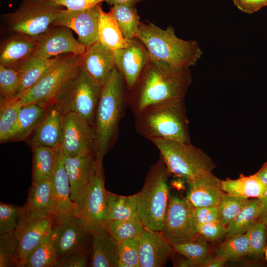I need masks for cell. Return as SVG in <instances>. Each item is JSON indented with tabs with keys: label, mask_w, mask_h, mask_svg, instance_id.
<instances>
[{
	"label": "cell",
	"mask_w": 267,
	"mask_h": 267,
	"mask_svg": "<svg viewBox=\"0 0 267 267\" xmlns=\"http://www.w3.org/2000/svg\"><path fill=\"white\" fill-rule=\"evenodd\" d=\"M37 38L34 56L45 58L67 53L83 55L87 48L74 38L71 29L65 26L51 27Z\"/></svg>",
	"instance_id": "15"
},
{
	"label": "cell",
	"mask_w": 267,
	"mask_h": 267,
	"mask_svg": "<svg viewBox=\"0 0 267 267\" xmlns=\"http://www.w3.org/2000/svg\"><path fill=\"white\" fill-rule=\"evenodd\" d=\"M249 199L224 193L217 206L218 219L226 227L245 206Z\"/></svg>",
	"instance_id": "38"
},
{
	"label": "cell",
	"mask_w": 267,
	"mask_h": 267,
	"mask_svg": "<svg viewBox=\"0 0 267 267\" xmlns=\"http://www.w3.org/2000/svg\"><path fill=\"white\" fill-rule=\"evenodd\" d=\"M159 232L172 245L194 241L201 236L194 207L186 198L170 197L164 225Z\"/></svg>",
	"instance_id": "10"
},
{
	"label": "cell",
	"mask_w": 267,
	"mask_h": 267,
	"mask_svg": "<svg viewBox=\"0 0 267 267\" xmlns=\"http://www.w3.org/2000/svg\"><path fill=\"white\" fill-rule=\"evenodd\" d=\"M18 246L15 231L0 234V267H15Z\"/></svg>",
	"instance_id": "42"
},
{
	"label": "cell",
	"mask_w": 267,
	"mask_h": 267,
	"mask_svg": "<svg viewBox=\"0 0 267 267\" xmlns=\"http://www.w3.org/2000/svg\"><path fill=\"white\" fill-rule=\"evenodd\" d=\"M109 12L115 19L122 35L126 40L136 38L141 22L134 6L114 5L111 7Z\"/></svg>",
	"instance_id": "35"
},
{
	"label": "cell",
	"mask_w": 267,
	"mask_h": 267,
	"mask_svg": "<svg viewBox=\"0 0 267 267\" xmlns=\"http://www.w3.org/2000/svg\"><path fill=\"white\" fill-rule=\"evenodd\" d=\"M234 4L247 14L254 13L267 5V0H232Z\"/></svg>",
	"instance_id": "50"
},
{
	"label": "cell",
	"mask_w": 267,
	"mask_h": 267,
	"mask_svg": "<svg viewBox=\"0 0 267 267\" xmlns=\"http://www.w3.org/2000/svg\"><path fill=\"white\" fill-rule=\"evenodd\" d=\"M80 67L102 87L116 67L114 51L98 41L87 47Z\"/></svg>",
	"instance_id": "20"
},
{
	"label": "cell",
	"mask_w": 267,
	"mask_h": 267,
	"mask_svg": "<svg viewBox=\"0 0 267 267\" xmlns=\"http://www.w3.org/2000/svg\"><path fill=\"white\" fill-rule=\"evenodd\" d=\"M247 232L249 236V254L262 257L267 247V227L257 221Z\"/></svg>",
	"instance_id": "45"
},
{
	"label": "cell",
	"mask_w": 267,
	"mask_h": 267,
	"mask_svg": "<svg viewBox=\"0 0 267 267\" xmlns=\"http://www.w3.org/2000/svg\"><path fill=\"white\" fill-rule=\"evenodd\" d=\"M188 184L186 198L194 207L217 206L224 193L221 180L212 173L199 177Z\"/></svg>",
	"instance_id": "24"
},
{
	"label": "cell",
	"mask_w": 267,
	"mask_h": 267,
	"mask_svg": "<svg viewBox=\"0 0 267 267\" xmlns=\"http://www.w3.org/2000/svg\"><path fill=\"white\" fill-rule=\"evenodd\" d=\"M222 189L226 193L249 199L261 198L267 189L255 175L248 177L241 176L236 179L221 180Z\"/></svg>",
	"instance_id": "31"
},
{
	"label": "cell",
	"mask_w": 267,
	"mask_h": 267,
	"mask_svg": "<svg viewBox=\"0 0 267 267\" xmlns=\"http://www.w3.org/2000/svg\"><path fill=\"white\" fill-rule=\"evenodd\" d=\"M141 0H105L110 5H123L130 6H134L136 4Z\"/></svg>",
	"instance_id": "52"
},
{
	"label": "cell",
	"mask_w": 267,
	"mask_h": 267,
	"mask_svg": "<svg viewBox=\"0 0 267 267\" xmlns=\"http://www.w3.org/2000/svg\"><path fill=\"white\" fill-rule=\"evenodd\" d=\"M57 261L51 230L29 253L23 267H54Z\"/></svg>",
	"instance_id": "32"
},
{
	"label": "cell",
	"mask_w": 267,
	"mask_h": 267,
	"mask_svg": "<svg viewBox=\"0 0 267 267\" xmlns=\"http://www.w3.org/2000/svg\"><path fill=\"white\" fill-rule=\"evenodd\" d=\"M63 158L70 185L71 198L79 209L95 174L97 167L96 154L74 157L63 155Z\"/></svg>",
	"instance_id": "14"
},
{
	"label": "cell",
	"mask_w": 267,
	"mask_h": 267,
	"mask_svg": "<svg viewBox=\"0 0 267 267\" xmlns=\"http://www.w3.org/2000/svg\"><path fill=\"white\" fill-rule=\"evenodd\" d=\"M150 60L129 91L128 106L134 116L151 105L184 99L192 81L189 68L155 58Z\"/></svg>",
	"instance_id": "1"
},
{
	"label": "cell",
	"mask_w": 267,
	"mask_h": 267,
	"mask_svg": "<svg viewBox=\"0 0 267 267\" xmlns=\"http://www.w3.org/2000/svg\"><path fill=\"white\" fill-rule=\"evenodd\" d=\"M101 89L80 67L63 86L53 104L62 115L77 114L93 126Z\"/></svg>",
	"instance_id": "8"
},
{
	"label": "cell",
	"mask_w": 267,
	"mask_h": 267,
	"mask_svg": "<svg viewBox=\"0 0 267 267\" xmlns=\"http://www.w3.org/2000/svg\"><path fill=\"white\" fill-rule=\"evenodd\" d=\"M128 97L129 90L123 76L115 67L102 87L95 113L93 126L97 157L103 158L114 145L120 122L128 105Z\"/></svg>",
	"instance_id": "2"
},
{
	"label": "cell",
	"mask_w": 267,
	"mask_h": 267,
	"mask_svg": "<svg viewBox=\"0 0 267 267\" xmlns=\"http://www.w3.org/2000/svg\"><path fill=\"white\" fill-rule=\"evenodd\" d=\"M226 261L222 258L212 255L204 264L203 267H223Z\"/></svg>",
	"instance_id": "51"
},
{
	"label": "cell",
	"mask_w": 267,
	"mask_h": 267,
	"mask_svg": "<svg viewBox=\"0 0 267 267\" xmlns=\"http://www.w3.org/2000/svg\"><path fill=\"white\" fill-rule=\"evenodd\" d=\"M37 45V37L14 33L1 44L0 65L16 69L34 55Z\"/></svg>",
	"instance_id": "22"
},
{
	"label": "cell",
	"mask_w": 267,
	"mask_h": 267,
	"mask_svg": "<svg viewBox=\"0 0 267 267\" xmlns=\"http://www.w3.org/2000/svg\"><path fill=\"white\" fill-rule=\"evenodd\" d=\"M259 199L262 205V210L257 221L267 219V189L264 195Z\"/></svg>",
	"instance_id": "53"
},
{
	"label": "cell",
	"mask_w": 267,
	"mask_h": 267,
	"mask_svg": "<svg viewBox=\"0 0 267 267\" xmlns=\"http://www.w3.org/2000/svg\"><path fill=\"white\" fill-rule=\"evenodd\" d=\"M170 174L160 156L146 174L143 186L136 193L137 215L145 228L160 232L163 226L170 198Z\"/></svg>",
	"instance_id": "5"
},
{
	"label": "cell",
	"mask_w": 267,
	"mask_h": 267,
	"mask_svg": "<svg viewBox=\"0 0 267 267\" xmlns=\"http://www.w3.org/2000/svg\"><path fill=\"white\" fill-rule=\"evenodd\" d=\"M23 213L22 206L0 203V234L14 232Z\"/></svg>",
	"instance_id": "44"
},
{
	"label": "cell",
	"mask_w": 267,
	"mask_h": 267,
	"mask_svg": "<svg viewBox=\"0 0 267 267\" xmlns=\"http://www.w3.org/2000/svg\"><path fill=\"white\" fill-rule=\"evenodd\" d=\"M136 38L151 55L174 66L189 68L195 66L203 55L197 41L178 38L171 26L164 30L152 23L141 22Z\"/></svg>",
	"instance_id": "3"
},
{
	"label": "cell",
	"mask_w": 267,
	"mask_h": 267,
	"mask_svg": "<svg viewBox=\"0 0 267 267\" xmlns=\"http://www.w3.org/2000/svg\"><path fill=\"white\" fill-rule=\"evenodd\" d=\"M53 217L32 218L23 213L16 232L19 239V246L15 267H23L26 257L51 230Z\"/></svg>",
	"instance_id": "19"
},
{
	"label": "cell",
	"mask_w": 267,
	"mask_h": 267,
	"mask_svg": "<svg viewBox=\"0 0 267 267\" xmlns=\"http://www.w3.org/2000/svg\"><path fill=\"white\" fill-rule=\"evenodd\" d=\"M89 266L118 267V242L108 229L92 234Z\"/></svg>",
	"instance_id": "25"
},
{
	"label": "cell",
	"mask_w": 267,
	"mask_h": 267,
	"mask_svg": "<svg viewBox=\"0 0 267 267\" xmlns=\"http://www.w3.org/2000/svg\"><path fill=\"white\" fill-rule=\"evenodd\" d=\"M118 267H140L138 238L118 242Z\"/></svg>",
	"instance_id": "41"
},
{
	"label": "cell",
	"mask_w": 267,
	"mask_h": 267,
	"mask_svg": "<svg viewBox=\"0 0 267 267\" xmlns=\"http://www.w3.org/2000/svg\"><path fill=\"white\" fill-rule=\"evenodd\" d=\"M160 152L170 174L187 183L212 173L216 166L201 149L189 143L170 139L151 141Z\"/></svg>",
	"instance_id": "6"
},
{
	"label": "cell",
	"mask_w": 267,
	"mask_h": 267,
	"mask_svg": "<svg viewBox=\"0 0 267 267\" xmlns=\"http://www.w3.org/2000/svg\"><path fill=\"white\" fill-rule=\"evenodd\" d=\"M198 229L200 235L210 241H215L221 239L226 233V226L218 221L198 223Z\"/></svg>",
	"instance_id": "46"
},
{
	"label": "cell",
	"mask_w": 267,
	"mask_h": 267,
	"mask_svg": "<svg viewBox=\"0 0 267 267\" xmlns=\"http://www.w3.org/2000/svg\"><path fill=\"white\" fill-rule=\"evenodd\" d=\"M63 155L58 150L56 167L50 179L53 224L69 216L80 215L78 207L72 201L69 180L64 166Z\"/></svg>",
	"instance_id": "18"
},
{
	"label": "cell",
	"mask_w": 267,
	"mask_h": 267,
	"mask_svg": "<svg viewBox=\"0 0 267 267\" xmlns=\"http://www.w3.org/2000/svg\"><path fill=\"white\" fill-rule=\"evenodd\" d=\"M70 10H82L96 6L105 0H49Z\"/></svg>",
	"instance_id": "48"
},
{
	"label": "cell",
	"mask_w": 267,
	"mask_h": 267,
	"mask_svg": "<svg viewBox=\"0 0 267 267\" xmlns=\"http://www.w3.org/2000/svg\"><path fill=\"white\" fill-rule=\"evenodd\" d=\"M265 253L266 259L267 261V247H266V248L265 249Z\"/></svg>",
	"instance_id": "56"
},
{
	"label": "cell",
	"mask_w": 267,
	"mask_h": 267,
	"mask_svg": "<svg viewBox=\"0 0 267 267\" xmlns=\"http://www.w3.org/2000/svg\"><path fill=\"white\" fill-rule=\"evenodd\" d=\"M21 106L12 101H0V141L7 142L15 126Z\"/></svg>",
	"instance_id": "40"
},
{
	"label": "cell",
	"mask_w": 267,
	"mask_h": 267,
	"mask_svg": "<svg viewBox=\"0 0 267 267\" xmlns=\"http://www.w3.org/2000/svg\"><path fill=\"white\" fill-rule=\"evenodd\" d=\"M145 228L137 216L126 220L109 221L107 226L108 231L117 242L138 238Z\"/></svg>",
	"instance_id": "37"
},
{
	"label": "cell",
	"mask_w": 267,
	"mask_h": 267,
	"mask_svg": "<svg viewBox=\"0 0 267 267\" xmlns=\"http://www.w3.org/2000/svg\"><path fill=\"white\" fill-rule=\"evenodd\" d=\"M99 11L97 5L82 10H62L53 21L52 26H62L73 30L78 41L86 47L99 41Z\"/></svg>",
	"instance_id": "16"
},
{
	"label": "cell",
	"mask_w": 267,
	"mask_h": 267,
	"mask_svg": "<svg viewBox=\"0 0 267 267\" xmlns=\"http://www.w3.org/2000/svg\"><path fill=\"white\" fill-rule=\"evenodd\" d=\"M128 46L114 50L115 65L131 90L150 60V54L137 38L128 41Z\"/></svg>",
	"instance_id": "17"
},
{
	"label": "cell",
	"mask_w": 267,
	"mask_h": 267,
	"mask_svg": "<svg viewBox=\"0 0 267 267\" xmlns=\"http://www.w3.org/2000/svg\"><path fill=\"white\" fill-rule=\"evenodd\" d=\"M33 151L32 183L50 180L54 173L58 149L38 146Z\"/></svg>",
	"instance_id": "29"
},
{
	"label": "cell",
	"mask_w": 267,
	"mask_h": 267,
	"mask_svg": "<svg viewBox=\"0 0 267 267\" xmlns=\"http://www.w3.org/2000/svg\"><path fill=\"white\" fill-rule=\"evenodd\" d=\"M194 211L195 218L198 224L217 221V206L194 207Z\"/></svg>",
	"instance_id": "49"
},
{
	"label": "cell",
	"mask_w": 267,
	"mask_h": 267,
	"mask_svg": "<svg viewBox=\"0 0 267 267\" xmlns=\"http://www.w3.org/2000/svg\"><path fill=\"white\" fill-rule=\"evenodd\" d=\"M200 237L194 241L172 245L175 252L188 259L194 267H203L211 256L208 245Z\"/></svg>",
	"instance_id": "39"
},
{
	"label": "cell",
	"mask_w": 267,
	"mask_h": 267,
	"mask_svg": "<svg viewBox=\"0 0 267 267\" xmlns=\"http://www.w3.org/2000/svg\"><path fill=\"white\" fill-rule=\"evenodd\" d=\"M96 158L95 174L79 207L80 216L92 234L107 229L109 222L103 158L97 157Z\"/></svg>",
	"instance_id": "12"
},
{
	"label": "cell",
	"mask_w": 267,
	"mask_h": 267,
	"mask_svg": "<svg viewBox=\"0 0 267 267\" xmlns=\"http://www.w3.org/2000/svg\"><path fill=\"white\" fill-rule=\"evenodd\" d=\"M254 175L264 184L267 186V162Z\"/></svg>",
	"instance_id": "54"
},
{
	"label": "cell",
	"mask_w": 267,
	"mask_h": 267,
	"mask_svg": "<svg viewBox=\"0 0 267 267\" xmlns=\"http://www.w3.org/2000/svg\"><path fill=\"white\" fill-rule=\"evenodd\" d=\"M62 135V114L53 104L47 108L44 116L27 139V142L31 148L43 146L58 149Z\"/></svg>",
	"instance_id": "23"
},
{
	"label": "cell",
	"mask_w": 267,
	"mask_h": 267,
	"mask_svg": "<svg viewBox=\"0 0 267 267\" xmlns=\"http://www.w3.org/2000/svg\"><path fill=\"white\" fill-rule=\"evenodd\" d=\"M100 4L97 5L99 41L113 51L128 46L129 42L122 35L115 19L109 12H104Z\"/></svg>",
	"instance_id": "30"
},
{
	"label": "cell",
	"mask_w": 267,
	"mask_h": 267,
	"mask_svg": "<svg viewBox=\"0 0 267 267\" xmlns=\"http://www.w3.org/2000/svg\"><path fill=\"white\" fill-rule=\"evenodd\" d=\"M56 59V56L45 58L33 56L23 63L16 69L18 71L19 84L16 96L18 97L34 86L51 67Z\"/></svg>",
	"instance_id": "28"
},
{
	"label": "cell",
	"mask_w": 267,
	"mask_h": 267,
	"mask_svg": "<svg viewBox=\"0 0 267 267\" xmlns=\"http://www.w3.org/2000/svg\"><path fill=\"white\" fill-rule=\"evenodd\" d=\"M140 267H162L175 252L159 232L145 228L138 238Z\"/></svg>",
	"instance_id": "21"
},
{
	"label": "cell",
	"mask_w": 267,
	"mask_h": 267,
	"mask_svg": "<svg viewBox=\"0 0 267 267\" xmlns=\"http://www.w3.org/2000/svg\"><path fill=\"white\" fill-rule=\"evenodd\" d=\"M261 210L259 198L249 200L234 220L226 227V237L247 232L259 219Z\"/></svg>",
	"instance_id": "34"
},
{
	"label": "cell",
	"mask_w": 267,
	"mask_h": 267,
	"mask_svg": "<svg viewBox=\"0 0 267 267\" xmlns=\"http://www.w3.org/2000/svg\"><path fill=\"white\" fill-rule=\"evenodd\" d=\"M249 236L246 232L227 238L225 242L215 249V254L227 262L241 259L249 254Z\"/></svg>",
	"instance_id": "36"
},
{
	"label": "cell",
	"mask_w": 267,
	"mask_h": 267,
	"mask_svg": "<svg viewBox=\"0 0 267 267\" xmlns=\"http://www.w3.org/2000/svg\"><path fill=\"white\" fill-rule=\"evenodd\" d=\"M51 231L57 260L90 253L92 233L80 215L67 216L52 225Z\"/></svg>",
	"instance_id": "11"
},
{
	"label": "cell",
	"mask_w": 267,
	"mask_h": 267,
	"mask_svg": "<svg viewBox=\"0 0 267 267\" xmlns=\"http://www.w3.org/2000/svg\"><path fill=\"white\" fill-rule=\"evenodd\" d=\"M19 84L17 69L0 65V92L1 101H8L16 95Z\"/></svg>",
	"instance_id": "43"
},
{
	"label": "cell",
	"mask_w": 267,
	"mask_h": 267,
	"mask_svg": "<svg viewBox=\"0 0 267 267\" xmlns=\"http://www.w3.org/2000/svg\"><path fill=\"white\" fill-rule=\"evenodd\" d=\"M62 128L60 149L64 155L74 157L95 154L94 129L86 120L73 113L62 114Z\"/></svg>",
	"instance_id": "13"
},
{
	"label": "cell",
	"mask_w": 267,
	"mask_h": 267,
	"mask_svg": "<svg viewBox=\"0 0 267 267\" xmlns=\"http://www.w3.org/2000/svg\"><path fill=\"white\" fill-rule=\"evenodd\" d=\"M83 55L67 53L56 56L51 67L34 86L10 101L20 106L38 103L49 107L65 84L80 68Z\"/></svg>",
	"instance_id": "7"
},
{
	"label": "cell",
	"mask_w": 267,
	"mask_h": 267,
	"mask_svg": "<svg viewBox=\"0 0 267 267\" xmlns=\"http://www.w3.org/2000/svg\"><path fill=\"white\" fill-rule=\"evenodd\" d=\"M134 117L135 131L150 141L164 139L190 143L184 99L150 106Z\"/></svg>",
	"instance_id": "4"
},
{
	"label": "cell",
	"mask_w": 267,
	"mask_h": 267,
	"mask_svg": "<svg viewBox=\"0 0 267 267\" xmlns=\"http://www.w3.org/2000/svg\"><path fill=\"white\" fill-rule=\"evenodd\" d=\"M22 209L23 214L30 218H44L52 216L50 180L32 184Z\"/></svg>",
	"instance_id": "26"
},
{
	"label": "cell",
	"mask_w": 267,
	"mask_h": 267,
	"mask_svg": "<svg viewBox=\"0 0 267 267\" xmlns=\"http://www.w3.org/2000/svg\"><path fill=\"white\" fill-rule=\"evenodd\" d=\"M63 9L49 0H22L17 9L1 18L9 31L37 37L51 27Z\"/></svg>",
	"instance_id": "9"
},
{
	"label": "cell",
	"mask_w": 267,
	"mask_h": 267,
	"mask_svg": "<svg viewBox=\"0 0 267 267\" xmlns=\"http://www.w3.org/2000/svg\"><path fill=\"white\" fill-rule=\"evenodd\" d=\"M258 221H260V222H263L267 227V219H263V220H259Z\"/></svg>",
	"instance_id": "55"
},
{
	"label": "cell",
	"mask_w": 267,
	"mask_h": 267,
	"mask_svg": "<svg viewBox=\"0 0 267 267\" xmlns=\"http://www.w3.org/2000/svg\"><path fill=\"white\" fill-rule=\"evenodd\" d=\"M89 257L90 253L72 255L57 260L54 267H86Z\"/></svg>",
	"instance_id": "47"
},
{
	"label": "cell",
	"mask_w": 267,
	"mask_h": 267,
	"mask_svg": "<svg viewBox=\"0 0 267 267\" xmlns=\"http://www.w3.org/2000/svg\"><path fill=\"white\" fill-rule=\"evenodd\" d=\"M48 108L38 103L22 106L7 141L27 139L44 116Z\"/></svg>",
	"instance_id": "27"
},
{
	"label": "cell",
	"mask_w": 267,
	"mask_h": 267,
	"mask_svg": "<svg viewBox=\"0 0 267 267\" xmlns=\"http://www.w3.org/2000/svg\"><path fill=\"white\" fill-rule=\"evenodd\" d=\"M107 200L109 221L126 220L137 216L136 194L123 196L107 191Z\"/></svg>",
	"instance_id": "33"
}]
</instances>
